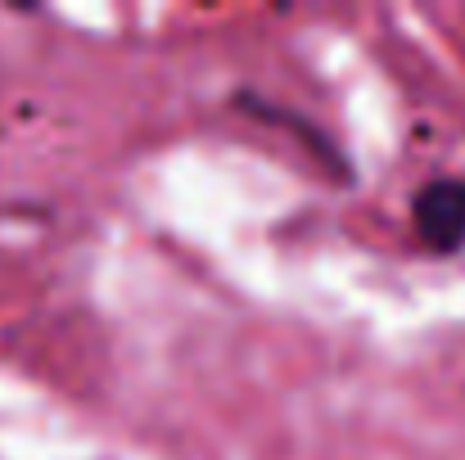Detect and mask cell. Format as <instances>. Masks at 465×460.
<instances>
[{"label": "cell", "instance_id": "1", "mask_svg": "<svg viewBox=\"0 0 465 460\" xmlns=\"http://www.w3.org/2000/svg\"><path fill=\"white\" fill-rule=\"evenodd\" d=\"M411 230L434 258L465 249V176H430L411 194Z\"/></svg>", "mask_w": 465, "mask_h": 460}, {"label": "cell", "instance_id": "2", "mask_svg": "<svg viewBox=\"0 0 465 460\" xmlns=\"http://www.w3.org/2000/svg\"><path fill=\"white\" fill-rule=\"evenodd\" d=\"M231 109L244 113V118H253V122H267V127H281V132L299 136V145L316 158V167H321L325 176H334L339 185L352 181L348 153L339 150V141H334L325 127H316L308 113H299V109H290V104H281V100H272V95H258V91H235V95H231Z\"/></svg>", "mask_w": 465, "mask_h": 460}]
</instances>
